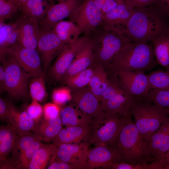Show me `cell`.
Segmentation results:
<instances>
[{"label": "cell", "instance_id": "1", "mask_svg": "<svg viewBox=\"0 0 169 169\" xmlns=\"http://www.w3.org/2000/svg\"><path fill=\"white\" fill-rule=\"evenodd\" d=\"M131 117V114L124 116L123 125L120 132L107 146L114 152L117 163L139 164L155 161L149 156L146 144Z\"/></svg>", "mask_w": 169, "mask_h": 169}, {"label": "cell", "instance_id": "2", "mask_svg": "<svg viewBox=\"0 0 169 169\" xmlns=\"http://www.w3.org/2000/svg\"><path fill=\"white\" fill-rule=\"evenodd\" d=\"M164 18L155 5L135 8L123 33L132 42H152L166 27Z\"/></svg>", "mask_w": 169, "mask_h": 169}, {"label": "cell", "instance_id": "3", "mask_svg": "<svg viewBox=\"0 0 169 169\" xmlns=\"http://www.w3.org/2000/svg\"><path fill=\"white\" fill-rule=\"evenodd\" d=\"M153 48L147 43L131 42L122 48L105 68L110 73L150 71L156 66Z\"/></svg>", "mask_w": 169, "mask_h": 169}, {"label": "cell", "instance_id": "4", "mask_svg": "<svg viewBox=\"0 0 169 169\" xmlns=\"http://www.w3.org/2000/svg\"><path fill=\"white\" fill-rule=\"evenodd\" d=\"M130 112L145 142L169 117L168 113L161 106L143 98H135L131 106Z\"/></svg>", "mask_w": 169, "mask_h": 169}, {"label": "cell", "instance_id": "5", "mask_svg": "<svg viewBox=\"0 0 169 169\" xmlns=\"http://www.w3.org/2000/svg\"><path fill=\"white\" fill-rule=\"evenodd\" d=\"M88 36L93 45L95 63L100 64L105 68L122 48L132 42L122 33L107 30L102 26Z\"/></svg>", "mask_w": 169, "mask_h": 169}, {"label": "cell", "instance_id": "6", "mask_svg": "<svg viewBox=\"0 0 169 169\" xmlns=\"http://www.w3.org/2000/svg\"><path fill=\"white\" fill-rule=\"evenodd\" d=\"M1 62L5 69L4 90L13 99L26 98L28 95V82L30 75L8 53Z\"/></svg>", "mask_w": 169, "mask_h": 169}, {"label": "cell", "instance_id": "7", "mask_svg": "<svg viewBox=\"0 0 169 169\" xmlns=\"http://www.w3.org/2000/svg\"><path fill=\"white\" fill-rule=\"evenodd\" d=\"M102 17L94 0H83L69 18L81 29L82 33L88 36L102 26Z\"/></svg>", "mask_w": 169, "mask_h": 169}, {"label": "cell", "instance_id": "8", "mask_svg": "<svg viewBox=\"0 0 169 169\" xmlns=\"http://www.w3.org/2000/svg\"><path fill=\"white\" fill-rule=\"evenodd\" d=\"M71 90L73 103L90 116L91 120L90 126L92 130L105 117V113L100 101L88 86Z\"/></svg>", "mask_w": 169, "mask_h": 169}, {"label": "cell", "instance_id": "9", "mask_svg": "<svg viewBox=\"0 0 169 169\" xmlns=\"http://www.w3.org/2000/svg\"><path fill=\"white\" fill-rule=\"evenodd\" d=\"M105 113L104 120L92 130L90 144L95 146L108 145L117 136L123 125L124 116Z\"/></svg>", "mask_w": 169, "mask_h": 169}, {"label": "cell", "instance_id": "10", "mask_svg": "<svg viewBox=\"0 0 169 169\" xmlns=\"http://www.w3.org/2000/svg\"><path fill=\"white\" fill-rule=\"evenodd\" d=\"M7 52L31 77L45 79L46 75L41 67V58L36 49L23 47L17 43L8 48Z\"/></svg>", "mask_w": 169, "mask_h": 169}, {"label": "cell", "instance_id": "11", "mask_svg": "<svg viewBox=\"0 0 169 169\" xmlns=\"http://www.w3.org/2000/svg\"><path fill=\"white\" fill-rule=\"evenodd\" d=\"M124 90L135 98H146L150 89L147 74L140 71H119L114 73Z\"/></svg>", "mask_w": 169, "mask_h": 169}, {"label": "cell", "instance_id": "12", "mask_svg": "<svg viewBox=\"0 0 169 169\" xmlns=\"http://www.w3.org/2000/svg\"><path fill=\"white\" fill-rule=\"evenodd\" d=\"M65 44L59 39L53 29H40L37 49L40 54L44 71H47L53 59Z\"/></svg>", "mask_w": 169, "mask_h": 169}, {"label": "cell", "instance_id": "13", "mask_svg": "<svg viewBox=\"0 0 169 169\" xmlns=\"http://www.w3.org/2000/svg\"><path fill=\"white\" fill-rule=\"evenodd\" d=\"M88 38V36L84 34L76 41L65 44L50 69L49 74L53 79L60 81L72 62L78 49Z\"/></svg>", "mask_w": 169, "mask_h": 169}, {"label": "cell", "instance_id": "14", "mask_svg": "<svg viewBox=\"0 0 169 169\" xmlns=\"http://www.w3.org/2000/svg\"><path fill=\"white\" fill-rule=\"evenodd\" d=\"M83 0H64L56 4H53L44 19L39 23L40 29L49 30L53 29L59 21L69 18L80 5Z\"/></svg>", "mask_w": 169, "mask_h": 169}, {"label": "cell", "instance_id": "15", "mask_svg": "<svg viewBox=\"0 0 169 169\" xmlns=\"http://www.w3.org/2000/svg\"><path fill=\"white\" fill-rule=\"evenodd\" d=\"M135 8L124 0L103 15L101 26L105 29L123 33Z\"/></svg>", "mask_w": 169, "mask_h": 169}, {"label": "cell", "instance_id": "16", "mask_svg": "<svg viewBox=\"0 0 169 169\" xmlns=\"http://www.w3.org/2000/svg\"><path fill=\"white\" fill-rule=\"evenodd\" d=\"M89 145V144L84 142L60 145L57 146V158L73 164L79 169H87Z\"/></svg>", "mask_w": 169, "mask_h": 169}, {"label": "cell", "instance_id": "17", "mask_svg": "<svg viewBox=\"0 0 169 169\" xmlns=\"http://www.w3.org/2000/svg\"><path fill=\"white\" fill-rule=\"evenodd\" d=\"M94 63L93 45L88 36L87 39L78 49L72 62L61 79L60 82L65 83L69 78L92 66Z\"/></svg>", "mask_w": 169, "mask_h": 169}, {"label": "cell", "instance_id": "18", "mask_svg": "<svg viewBox=\"0 0 169 169\" xmlns=\"http://www.w3.org/2000/svg\"><path fill=\"white\" fill-rule=\"evenodd\" d=\"M145 142L150 157L161 159L169 150V117Z\"/></svg>", "mask_w": 169, "mask_h": 169}, {"label": "cell", "instance_id": "19", "mask_svg": "<svg viewBox=\"0 0 169 169\" xmlns=\"http://www.w3.org/2000/svg\"><path fill=\"white\" fill-rule=\"evenodd\" d=\"M16 22L18 43L23 47L36 49L40 32L38 22L23 15Z\"/></svg>", "mask_w": 169, "mask_h": 169}, {"label": "cell", "instance_id": "20", "mask_svg": "<svg viewBox=\"0 0 169 169\" xmlns=\"http://www.w3.org/2000/svg\"><path fill=\"white\" fill-rule=\"evenodd\" d=\"M91 132L90 125L67 126L62 129L51 141L57 146L66 143L84 142L90 144Z\"/></svg>", "mask_w": 169, "mask_h": 169}, {"label": "cell", "instance_id": "21", "mask_svg": "<svg viewBox=\"0 0 169 169\" xmlns=\"http://www.w3.org/2000/svg\"><path fill=\"white\" fill-rule=\"evenodd\" d=\"M117 163L115 153L108 146H94L89 149L87 169H111Z\"/></svg>", "mask_w": 169, "mask_h": 169}, {"label": "cell", "instance_id": "22", "mask_svg": "<svg viewBox=\"0 0 169 169\" xmlns=\"http://www.w3.org/2000/svg\"><path fill=\"white\" fill-rule=\"evenodd\" d=\"M135 98L132 96L124 89L102 105L105 113H113L124 116L131 114L130 108Z\"/></svg>", "mask_w": 169, "mask_h": 169}, {"label": "cell", "instance_id": "23", "mask_svg": "<svg viewBox=\"0 0 169 169\" xmlns=\"http://www.w3.org/2000/svg\"><path fill=\"white\" fill-rule=\"evenodd\" d=\"M59 116L66 127L90 125L91 123L90 116L74 103L61 109Z\"/></svg>", "mask_w": 169, "mask_h": 169}, {"label": "cell", "instance_id": "24", "mask_svg": "<svg viewBox=\"0 0 169 169\" xmlns=\"http://www.w3.org/2000/svg\"><path fill=\"white\" fill-rule=\"evenodd\" d=\"M152 42L157 63L163 66L166 70L169 71V27L166 26Z\"/></svg>", "mask_w": 169, "mask_h": 169}, {"label": "cell", "instance_id": "25", "mask_svg": "<svg viewBox=\"0 0 169 169\" xmlns=\"http://www.w3.org/2000/svg\"><path fill=\"white\" fill-rule=\"evenodd\" d=\"M10 125L15 128L18 135L22 136L35 131V121L29 116L26 111H19L12 104Z\"/></svg>", "mask_w": 169, "mask_h": 169}, {"label": "cell", "instance_id": "26", "mask_svg": "<svg viewBox=\"0 0 169 169\" xmlns=\"http://www.w3.org/2000/svg\"><path fill=\"white\" fill-rule=\"evenodd\" d=\"M39 139H40L37 134L32 132L22 136L18 135L12 151L11 158L7 161L9 168L18 169V162L21 155L34 142Z\"/></svg>", "mask_w": 169, "mask_h": 169}, {"label": "cell", "instance_id": "27", "mask_svg": "<svg viewBox=\"0 0 169 169\" xmlns=\"http://www.w3.org/2000/svg\"><path fill=\"white\" fill-rule=\"evenodd\" d=\"M53 4L48 0H28L21 9L23 15L36 20L39 23Z\"/></svg>", "mask_w": 169, "mask_h": 169}, {"label": "cell", "instance_id": "28", "mask_svg": "<svg viewBox=\"0 0 169 169\" xmlns=\"http://www.w3.org/2000/svg\"><path fill=\"white\" fill-rule=\"evenodd\" d=\"M18 135L11 125L1 126L0 128V162L8 159L13 148Z\"/></svg>", "mask_w": 169, "mask_h": 169}, {"label": "cell", "instance_id": "29", "mask_svg": "<svg viewBox=\"0 0 169 169\" xmlns=\"http://www.w3.org/2000/svg\"><path fill=\"white\" fill-rule=\"evenodd\" d=\"M108 83V75L105 68L100 64L95 63L93 74L88 86L100 101Z\"/></svg>", "mask_w": 169, "mask_h": 169}, {"label": "cell", "instance_id": "30", "mask_svg": "<svg viewBox=\"0 0 169 169\" xmlns=\"http://www.w3.org/2000/svg\"><path fill=\"white\" fill-rule=\"evenodd\" d=\"M52 29L59 39L66 44L76 41L82 33L81 29L70 20L59 21Z\"/></svg>", "mask_w": 169, "mask_h": 169}, {"label": "cell", "instance_id": "31", "mask_svg": "<svg viewBox=\"0 0 169 169\" xmlns=\"http://www.w3.org/2000/svg\"><path fill=\"white\" fill-rule=\"evenodd\" d=\"M63 124L59 116L49 119L44 118L37 127L36 134L41 141L51 140L62 129Z\"/></svg>", "mask_w": 169, "mask_h": 169}, {"label": "cell", "instance_id": "32", "mask_svg": "<svg viewBox=\"0 0 169 169\" xmlns=\"http://www.w3.org/2000/svg\"><path fill=\"white\" fill-rule=\"evenodd\" d=\"M57 149L54 144H43L34 154L28 169L44 168L51 157L56 154Z\"/></svg>", "mask_w": 169, "mask_h": 169}, {"label": "cell", "instance_id": "33", "mask_svg": "<svg viewBox=\"0 0 169 169\" xmlns=\"http://www.w3.org/2000/svg\"><path fill=\"white\" fill-rule=\"evenodd\" d=\"M150 90H169V71L158 70L147 74Z\"/></svg>", "mask_w": 169, "mask_h": 169}, {"label": "cell", "instance_id": "34", "mask_svg": "<svg viewBox=\"0 0 169 169\" xmlns=\"http://www.w3.org/2000/svg\"><path fill=\"white\" fill-rule=\"evenodd\" d=\"M94 64L69 78L65 83L71 89H79L88 85L94 73Z\"/></svg>", "mask_w": 169, "mask_h": 169}, {"label": "cell", "instance_id": "35", "mask_svg": "<svg viewBox=\"0 0 169 169\" xmlns=\"http://www.w3.org/2000/svg\"><path fill=\"white\" fill-rule=\"evenodd\" d=\"M144 99L161 106L169 114V90H150Z\"/></svg>", "mask_w": 169, "mask_h": 169}, {"label": "cell", "instance_id": "36", "mask_svg": "<svg viewBox=\"0 0 169 169\" xmlns=\"http://www.w3.org/2000/svg\"><path fill=\"white\" fill-rule=\"evenodd\" d=\"M29 88L30 94L33 100L41 101L47 96L45 79L43 78H34L30 81Z\"/></svg>", "mask_w": 169, "mask_h": 169}, {"label": "cell", "instance_id": "37", "mask_svg": "<svg viewBox=\"0 0 169 169\" xmlns=\"http://www.w3.org/2000/svg\"><path fill=\"white\" fill-rule=\"evenodd\" d=\"M40 139L34 142L21 155L18 162V169H28L36 151L43 144Z\"/></svg>", "mask_w": 169, "mask_h": 169}, {"label": "cell", "instance_id": "38", "mask_svg": "<svg viewBox=\"0 0 169 169\" xmlns=\"http://www.w3.org/2000/svg\"><path fill=\"white\" fill-rule=\"evenodd\" d=\"M20 8L15 0H0V22L11 19Z\"/></svg>", "mask_w": 169, "mask_h": 169}, {"label": "cell", "instance_id": "39", "mask_svg": "<svg viewBox=\"0 0 169 169\" xmlns=\"http://www.w3.org/2000/svg\"><path fill=\"white\" fill-rule=\"evenodd\" d=\"M54 103L59 106L63 105L72 100V91L66 87H62L54 90L52 94Z\"/></svg>", "mask_w": 169, "mask_h": 169}, {"label": "cell", "instance_id": "40", "mask_svg": "<svg viewBox=\"0 0 169 169\" xmlns=\"http://www.w3.org/2000/svg\"><path fill=\"white\" fill-rule=\"evenodd\" d=\"M112 169H159L155 161L150 163L134 164L126 162L118 163L112 167Z\"/></svg>", "mask_w": 169, "mask_h": 169}, {"label": "cell", "instance_id": "41", "mask_svg": "<svg viewBox=\"0 0 169 169\" xmlns=\"http://www.w3.org/2000/svg\"><path fill=\"white\" fill-rule=\"evenodd\" d=\"M26 111L29 116L36 122L41 119L43 114V108L38 101L33 100L28 106Z\"/></svg>", "mask_w": 169, "mask_h": 169}, {"label": "cell", "instance_id": "42", "mask_svg": "<svg viewBox=\"0 0 169 169\" xmlns=\"http://www.w3.org/2000/svg\"><path fill=\"white\" fill-rule=\"evenodd\" d=\"M17 27L16 22L5 24L0 22V48L2 47L10 35L16 29Z\"/></svg>", "mask_w": 169, "mask_h": 169}, {"label": "cell", "instance_id": "43", "mask_svg": "<svg viewBox=\"0 0 169 169\" xmlns=\"http://www.w3.org/2000/svg\"><path fill=\"white\" fill-rule=\"evenodd\" d=\"M10 102L7 101L1 97L0 98V118L1 120L9 125L11 114V106Z\"/></svg>", "mask_w": 169, "mask_h": 169}, {"label": "cell", "instance_id": "44", "mask_svg": "<svg viewBox=\"0 0 169 169\" xmlns=\"http://www.w3.org/2000/svg\"><path fill=\"white\" fill-rule=\"evenodd\" d=\"M48 169H79L76 166L61 161L57 158L56 154L53 156L49 161Z\"/></svg>", "mask_w": 169, "mask_h": 169}, {"label": "cell", "instance_id": "45", "mask_svg": "<svg viewBox=\"0 0 169 169\" xmlns=\"http://www.w3.org/2000/svg\"><path fill=\"white\" fill-rule=\"evenodd\" d=\"M60 109L59 106L54 103H47L43 107L44 119H49L59 116Z\"/></svg>", "mask_w": 169, "mask_h": 169}, {"label": "cell", "instance_id": "46", "mask_svg": "<svg viewBox=\"0 0 169 169\" xmlns=\"http://www.w3.org/2000/svg\"><path fill=\"white\" fill-rule=\"evenodd\" d=\"M136 8H141L155 5L157 0H125Z\"/></svg>", "mask_w": 169, "mask_h": 169}, {"label": "cell", "instance_id": "47", "mask_svg": "<svg viewBox=\"0 0 169 169\" xmlns=\"http://www.w3.org/2000/svg\"><path fill=\"white\" fill-rule=\"evenodd\" d=\"M155 5L164 17L169 18V0H157Z\"/></svg>", "mask_w": 169, "mask_h": 169}, {"label": "cell", "instance_id": "48", "mask_svg": "<svg viewBox=\"0 0 169 169\" xmlns=\"http://www.w3.org/2000/svg\"><path fill=\"white\" fill-rule=\"evenodd\" d=\"M6 77L5 69L4 66H0V92L5 90V81Z\"/></svg>", "mask_w": 169, "mask_h": 169}, {"label": "cell", "instance_id": "49", "mask_svg": "<svg viewBox=\"0 0 169 169\" xmlns=\"http://www.w3.org/2000/svg\"><path fill=\"white\" fill-rule=\"evenodd\" d=\"M156 161L158 162L162 169H163L164 166L169 164V150L164 155L161 159Z\"/></svg>", "mask_w": 169, "mask_h": 169}, {"label": "cell", "instance_id": "50", "mask_svg": "<svg viewBox=\"0 0 169 169\" xmlns=\"http://www.w3.org/2000/svg\"><path fill=\"white\" fill-rule=\"evenodd\" d=\"M18 3L20 9H21L24 6L28 0H15Z\"/></svg>", "mask_w": 169, "mask_h": 169}, {"label": "cell", "instance_id": "51", "mask_svg": "<svg viewBox=\"0 0 169 169\" xmlns=\"http://www.w3.org/2000/svg\"><path fill=\"white\" fill-rule=\"evenodd\" d=\"M49 1L51 4H54V0H48Z\"/></svg>", "mask_w": 169, "mask_h": 169}, {"label": "cell", "instance_id": "52", "mask_svg": "<svg viewBox=\"0 0 169 169\" xmlns=\"http://www.w3.org/2000/svg\"><path fill=\"white\" fill-rule=\"evenodd\" d=\"M57 0L59 2H60L64 1V0Z\"/></svg>", "mask_w": 169, "mask_h": 169}]
</instances>
